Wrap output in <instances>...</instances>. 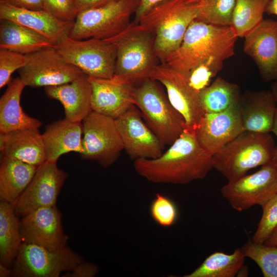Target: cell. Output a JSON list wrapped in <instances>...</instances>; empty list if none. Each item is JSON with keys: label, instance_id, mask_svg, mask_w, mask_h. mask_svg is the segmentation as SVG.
<instances>
[{"label": "cell", "instance_id": "6", "mask_svg": "<svg viewBox=\"0 0 277 277\" xmlns=\"http://www.w3.org/2000/svg\"><path fill=\"white\" fill-rule=\"evenodd\" d=\"M134 88L135 106L147 124L164 145H171L187 128L156 81L147 78Z\"/></svg>", "mask_w": 277, "mask_h": 277}, {"label": "cell", "instance_id": "8", "mask_svg": "<svg viewBox=\"0 0 277 277\" xmlns=\"http://www.w3.org/2000/svg\"><path fill=\"white\" fill-rule=\"evenodd\" d=\"M55 47L67 62L89 77L110 79L114 76L116 48L110 40L77 39L68 35Z\"/></svg>", "mask_w": 277, "mask_h": 277}, {"label": "cell", "instance_id": "3", "mask_svg": "<svg viewBox=\"0 0 277 277\" xmlns=\"http://www.w3.org/2000/svg\"><path fill=\"white\" fill-rule=\"evenodd\" d=\"M197 12L195 0H166L149 9L135 23L152 32L155 55L165 63L180 47Z\"/></svg>", "mask_w": 277, "mask_h": 277}, {"label": "cell", "instance_id": "34", "mask_svg": "<svg viewBox=\"0 0 277 277\" xmlns=\"http://www.w3.org/2000/svg\"><path fill=\"white\" fill-rule=\"evenodd\" d=\"M150 214L153 220L164 227L173 226L179 217V210L175 202L169 196L157 193L151 201Z\"/></svg>", "mask_w": 277, "mask_h": 277}, {"label": "cell", "instance_id": "15", "mask_svg": "<svg viewBox=\"0 0 277 277\" xmlns=\"http://www.w3.org/2000/svg\"><path fill=\"white\" fill-rule=\"evenodd\" d=\"M142 116L134 105L115 118L124 150L133 161L156 158L163 153L165 146Z\"/></svg>", "mask_w": 277, "mask_h": 277}, {"label": "cell", "instance_id": "47", "mask_svg": "<svg viewBox=\"0 0 277 277\" xmlns=\"http://www.w3.org/2000/svg\"><path fill=\"white\" fill-rule=\"evenodd\" d=\"M276 164V190H277V162H275Z\"/></svg>", "mask_w": 277, "mask_h": 277}, {"label": "cell", "instance_id": "48", "mask_svg": "<svg viewBox=\"0 0 277 277\" xmlns=\"http://www.w3.org/2000/svg\"><path fill=\"white\" fill-rule=\"evenodd\" d=\"M195 1H197V2H199V1H200V0H195Z\"/></svg>", "mask_w": 277, "mask_h": 277}, {"label": "cell", "instance_id": "20", "mask_svg": "<svg viewBox=\"0 0 277 277\" xmlns=\"http://www.w3.org/2000/svg\"><path fill=\"white\" fill-rule=\"evenodd\" d=\"M88 78L92 111L115 119L134 105V85L112 78Z\"/></svg>", "mask_w": 277, "mask_h": 277}, {"label": "cell", "instance_id": "5", "mask_svg": "<svg viewBox=\"0 0 277 277\" xmlns=\"http://www.w3.org/2000/svg\"><path fill=\"white\" fill-rule=\"evenodd\" d=\"M275 150L269 133L244 131L213 155V168L232 181L271 162Z\"/></svg>", "mask_w": 277, "mask_h": 277}, {"label": "cell", "instance_id": "17", "mask_svg": "<svg viewBox=\"0 0 277 277\" xmlns=\"http://www.w3.org/2000/svg\"><path fill=\"white\" fill-rule=\"evenodd\" d=\"M243 131L240 103L222 112L205 113L195 129L200 144L212 155Z\"/></svg>", "mask_w": 277, "mask_h": 277}, {"label": "cell", "instance_id": "29", "mask_svg": "<svg viewBox=\"0 0 277 277\" xmlns=\"http://www.w3.org/2000/svg\"><path fill=\"white\" fill-rule=\"evenodd\" d=\"M241 96L238 85L221 77L199 92L201 105L205 113L222 112L238 105Z\"/></svg>", "mask_w": 277, "mask_h": 277}, {"label": "cell", "instance_id": "32", "mask_svg": "<svg viewBox=\"0 0 277 277\" xmlns=\"http://www.w3.org/2000/svg\"><path fill=\"white\" fill-rule=\"evenodd\" d=\"M236 0H200L195 21L207 24L230 26Z\"/></svg>", "mask_w": 277, "mask_h": 277}, {"label": "cell", "instance_id": "28", "mask_svg": "<svg viewBox=\"0 0 277 277\" xmlns=\"http://www.w3.org/2000/svg\"><path fill=\"white\" fill-rule=\"evenodd\" d=\"M22 243L13 205L0 201V263L12 268Z\"/></svg>", "mask_w": 277, "mask_h": 277}, {"label": "cell", "instance_id": "13", "mask_svg": "<svg viewBox=\"0 0 277 277\" xmlns=\"http://www.w3.org/2000/svg\"><path fill=\"white\" fill-rule=\"evenodd\" d=\"M150 78L165 87L170 102L183 116L187 127L195 130L205 112L201 105L199 92L190 85L186 75L161 63L155 66Z\"/></svg>", "mask_w": 277, "mask_h": 277}, {"label": "cell", "instance_id": "11", "mask_svg": "<svg viewBox=\"0 0 277 277\" xmlns=\"http://www.w3.org/2000/svg\"><path fill=\"white\" fill-rule=\"evenodd\" d=\"M25 65L18 70L26 86H56L72 82L83 72L67 62L55 46L26 54Z\"/></svg>", "mask_w": 277, "mask_h": 277}, {"label": "cell", "instance_id": "46", "mask_svg": "<svg viewBox=\"0 0 277 277\" xmlns=\"http://www.w3.org/2000/svg\"><path fill=\"white\" fill-rule=\"evenodd\" d=\"M271 92L277 102V78L275 80V82L273 83L272 86Z\"/></svg>", "mask_w": 277, "mask_h": 277}, {"label": "cell", "instance_id": "19", "mask_svg": "<svg viewBox=\"0 0 277 277\" xmlns=\"http://www.w3.org/2000/svg\"><path fill=\"white\" fill-rule=\"evenodd\" d=\"M0 19H8L29 28L55 46L69 35L74 22L60 19L48 12L16 7L0 0Z\"/></svg>", "mask_w": 277, "mask_h": 277}, {"label": "cell", "instance_id": "1", "mask_svg": "<svg viewBox=\"0 0 277 277\" xmlns=\"http://www.w3.org/2000/svg\"><path fill=\"white\" fill-rule=\"evenodd\" d=\"M170 147L155 159L134 161V168L153 183L185 185L203 179L213 168V155L200 144L195 130L187 128Z\"/></svg>", "mask_w": 277, "mask_h": 277}, {"label": "cell", "instance_id": "39", "mask_svg": "<svg viewBox=\"0 0 277 277\" xmlns=\"http://www.w3.org/2000/svg\"><path fill=\"white\" fill-rule=\"evenodd\" d=\"M6 3L16 7L32 10H43L44 7L42 0H3Z\"/></svg>", "mask_w": 277, "mask_h": 277}, {"label": "cell", "instance_id": "24", "mask_svg": "<svg viewBox=\"0 0 277 277\" xmlns=\"http://www.w3.org/2000/svg\"><path fill=\"white\" fill-rule=\"evenodd\" d=\"M82 122L64 118L49 124L42 134L47 161L57 162L62 155L83 150Z\"/></svg>", "mask_w": 277, "mask_h": 277}, {"label": "cell", "instance_id": "14", "mask_svg": "<svg viewBox=\"0 0 277 277\" xmlns=\"http://www.w3.org/2000/svg\"><path fill=\"white\" fill-rule=\"evenodd\" d=\"M68 176L56 162L46 161L38 167L31 182L13 204L15 214L23 216L37 209L56 205Z\"/></svg>", "mask_w": 277, "mask_h": 277}, {"label": "cell", "instance_id": "16", "mask_svg": "<svg viewBox=\"0 0 277 277\" xmlns=\"http://www.w3.org/2000/svg\"><path fill=\"white\" fill-rule=\"evenodd\" d=\"M22 217L20 231L23 243L50 250L67 246L68 236L64 232L62 213L56 205L37 209Z\"/></svg>", "mask_w": 277, "mask_h": 277}, {"label": "cell", "instance_id": "21", "mask_svg": "<svg viewBox=\"0 0 277 277\" xmlns=\"http://www.w3.org/2000/svg\"><path fill=\"white\" fill-rule=\"evenodd\" d=\"M45 92L62 104L65 118L69 121L82 122L92 111L91 87L88 76L84 73L71 82L46 87Z\"/></svg>", "mask_w": 277, "mask_h": 277}, {"label": "cell", "instance_id": "9", "mask_svg": "<svg viewBox=\"0 0 277 277\" xmlns=\"http://www.w3.org/2000/svg\"><path fill=\"white\" fill-rule=\"evenodd\" d=\"M84 261L80 254L67 246L50 250L23 243L12 267V276L58 277Z\"/></svg>", "mask_w": 277, "mask_h": 277}, {"label": "cell", "instance_id": "44", "mask_svg": "<svg viewBox=\"0 0 277 277\" xmlns=\"http://www.w3.org/2000/svg\"><path fill=\"white\" fill-rule=\"evenodd\" d=\"M12 275V269L0 263V276L9 277Z\"/></svg>", "mask_w": 277, "mask_h": 277}, {"label": "cell", "instance_id": "27", "mask_svg": "<svg viewBox=\"0 0 277 277\" xmlns=\"http://www.w3.org/2000/svg\"><path fill=\"white\" fill-rule=\"evenodd\" d=\"M38 167L3 157L0 165V201L14 204L29 185Z\"/></svg>", "mask_w": 277, "mask_h": 277}, {"label": "cell", "instance_id": "25", "mask_svg": "<svg viewBox=\"0 0 277 277\" xmlns=\"http://www.w3.org/2000/svg\"><path fill=\"white\" fill-rule=\"evenodd\" d=\"M26 85L19 76L11 80L0 98V133L37 128L42 122L26 114L21 105L22 93Z\"/></svg>", "mask_w": 277, "mask_h": 277}, {"label": "cell", "instance_id": "7", "mask_svg": "<svg viewBox=\"0 0 277 277\" xmlns=\"http://www.w3.org/2000/svg\"><path fill=\"white\" fill-rule=\"evenodd\" d=\"M140 6V0H115L78 12L69 36L77 39L111 38L130 25V19Z\"/></svg>", "mask_w": 277, "mask_h": 277}, {"label": "cell", "instance_id": "18", "mask_svg": "<svg viewBox=\"0 0 277 277\" xmlns=\"http://www.w3.org/2000/svg\"><path fill=\"white\" fill-rule=\"evenodd\" d=\"M244 51L255 62L264 81L277 78V21L264 19L245 36Z\"/></svg>", "mask_w": 277, "mask_h": 277}, {"label": "cell", "instance_id": "35", "mask_svg": "<svg viewBox=\"0 0 277 277\" xmlns=\"http://www.w3.org/2000/svg\"><path fill=\"white\" fill-rule=\"evenodd\" d=\"M263 213L251 241L264 244L277 226V193L262 206Z\"/></svg>", "mask_w": 277, "mask_h": 277}, {"label": "cell", "instance_id": "10", "mask_svg": "<svg viewBox=\"0 0 277 277\" xmlns=\"http://www.w3.org/2000/svg\"><path fill=\"white\" fill-rule=\"evenodd\" d=\"M82 125L81 158L96 161L104 168L113 164L124 150L115 119L92 111Z\"/></svg>", "mask_w": 277, "mask_h": 277}, {"label": "cell", "instance_id": "23", "mask_svg": "<svg viewBox=\"0 0 277 277\" xmlns=\"http://www.w3.org/2000/svg\"><path fill=\"white\" fill-rule=\"evenodd\" d=\"M276 103L271 91L268 90L242 95L240 111L243 130L263 133L271 132Z\"/></svg>", "mask_w": 277, "mask_h": 277}, {"label": "cell", "instance_id": "36", "mask_svg": "<svg viewBox=\"0 0 277 277\" xmlns=\"http://www.w3.org/2000/svg\"><path fill=\"white\" fill-rule=\"evenodd\" d=\"M26 63V55L0 49V88L8 85L12 80V73L23 67Z\"/></svg>", "mask_w": 277, "mask_h": 277}, {"label": "cell", "instance_id": "12", "mask_svg": "<svg viewBox=\"0 0 277 277\" xmlns=\"http://www.w3.org/2000/svg\"><path fill=\"white\" fill-rule=\"evenodd\" d=\"M276 176V164L272 161L254 173L228 181L221 188V193L240 212L255 205L262 206L277 193Z\"/></svg>", "mask_w": 277, "mask_h": 277}, {"label": "cell", "instance_id": "40", "mask_svg": "<svg viewBox=\"0 0 277 277\" xmlns=\"http://www.w3.org/2000/svg\"><path fill=\"white\" fill-rule=\"evenodd\" d=\"M115 0H75L78 13L106 5Z\"/></svg>", "mask_w": 277, "mask_h": 277}, {"label": "cell", "instance_id": "26", "mask_svg": "<svg viewBox=\"0 0 277 277\" xmlns=\"http://www.w3.org/2000/svg\"><path fill=\"white\" fill-rule=\"evenodd\" d=\"M55 45L48 38L23 25L8 19L0 21V49L24 55Z\"/></svg>", "mask_w": 277, "mask_h": 277}, {"label": "cell", "instance_id": "22", "mask_svg": "<svg viewBox=\"0 0 277 277\" xmlns=\"http://www.w3.org/2000/svg\"><path fill=\"white\" fill-rule=\"evenodd\" d=\"M0 150L3 157L36 167L47 161L42 134L37 128L0 133Z\"/></svg>", "mask_w": 277, "mask_h": 277}, {"label": "cell", "instance_id": "38", "mask_svg": "<svg viewBox=\"0 0 277 277\" xmlns=\"http://www.w3.org/2000/svg\"><path fill=\"white\" fill-rule=\"evenodd\" d=\"M99 272V268L96 264L85 262L77 265L72 270L67 272L64 277H94Z\"/></svg>", "mask_w": 277, "mask_h": 277}, {"label": "cell", "instance_id": "33", "mask_svg": "<svg viewBox=\"0 0 277 277\" xmlns=\"http://www.w3.org/2000/svg\"><path fill=\"white\" fill-rule=\"evenodd\" d=\"M241 249L246 258L251 259L258 265L264 277H277V246L250 241Z\"/></svg>", "mask_w": 277, "mask_h": 277}, {"label": "cell", "instance_id": "2", "mask_svg": "<svg viewBox=\"0 0 277 277\" xmlns=\"http://www.w3.org/2000/svg\"><path fill=\"white\" fill-rule=\"evenodd\" d=\"M238 37L230 26L193 21L176 51L164 64L187 74L201 68L214 77L224 61L234 54Z\"/></svg>", "mask_w": 277, "mask_h": 277}, {"label": "cell", "instance_id": "45", "mask_svg": "<svg viewBox=\"0 0 277 277\" xmlns=\"http://www.w3.org/2000/svg\"><path fill=\"white\" fill-rule=\"evenodd\" d=\"M271 132L274 133L277 137V107L276 109L274 122H273V128H272ZM272 161L274 162H277V147H275V152H274V157L272 160Z\"/></svg>", "mask_w": 277, "mask_h": 277}, {"label": "cell", "instance_id": "43", "mask_svg": "<svg viewBox=\"0 0 277 277\" xmlns=\"http://www.w3.org/2000/svg\"><path fill=\"white\" fill-rule=\"evenodd\" d=\"M264 244L268 246H277V226Z\"/></svg>", "mask_w": 277, "mask_h": 277}, {"label": "cell", "instance_id": "30", "mask_svg": "<svg viewBox=\"0 0 277 277\" xmlns=\"http://www.w3.org/2000/svg\"><path fill=\"white\" fill-rule=\"evenodd\" d=\"M246 256L241 248L231 254L215 252L184 277H234L243 267Z\"/></svg>", "mask_w": 277, "mask_h": 277}, {"label": "cell", "instance_id": "4", "mask_svg": "<svg viewBox=\"0 0 277 277\" xmlns=\"http://www.w3.org/2000/svg\"><path fill=\"white\" fill-rule=\"evenodd\" d=\"M106 39L113 42L116 48L113 80L134 85L150 78L157 65L152 32L133 22L118 34Z\"/></svg>", "mask_w": 277, "mask_h": 277}, {"label": "cell", "instance_id": "37", "mask_svg": "<svg viewBox=\"0 0 277 277\" xmlns=\"http://www.w3.org/2000/svg\"><path fill=\"white\" fill-rule=\"evenodd\" d=\"M44 10L57 18L74 22L78 13L75 0H42Z\"/></svg>", "mask_w": 277, "mask_h": 277}, {"label": "cell", "instance_id": "42", "mask_svg": "<svg viewBox=\"0 0 277 277\" xmlns=\"http://www.w3.org/2000/svg\"><path fill=\"white\" fill-rule=\"evenodd\" d=\"M265 13L268 14H274L277 16V0H270L268 4Z\"/></svg>", "mask_w": 277, "mask_h": 277}, {"label": "cell", "instance_id": "41", "mask_svg": "<svg viewBox=\"0 0 277 277\" xmlns=\"http://www.w3.org/2000/svg\"><path fill=\"white\" fill-rule=\"evenodd\" d=\"M166 0H140V6L135 12V21L136 23L142 15L156 4Z\"/></svg>", "mask_w": 277, "mask_h": 277}, {"label": "cell", "instance_id": "31", "mask_svg": "<svg viewBox=\"0 0 277 277\" xmlns=\"http://www.w3.org/2000/svg\"><path fill=\"white\" fill-rule=\"evenodd\" d=\"M270 0H236L230 26L238 37H245L264 19Z\"/></svg>", "mask_w": 277, "mask_h": 277}]
</instances>
